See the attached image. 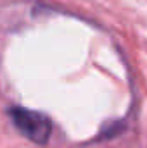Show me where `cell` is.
Instances as JSON below:
<instances>
[{"label": "cell", "mask_w": 147, "mask_h": 148, "mask_svg": "<svg viewBox=\"0 0 147 148\" xmlns=\"http://www.w3.org/2000/svg\"><path fill=\"white\" fill-rule=\"evenodd\" d=\"M9 117L14 127L35 145H47L52 136V121L47 114L38 110H31L26 107H10Z\"/></svg>", "instance_id": "cell-1"}]
</instances>
